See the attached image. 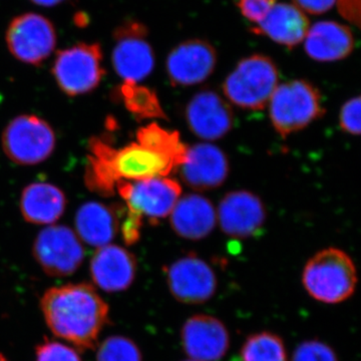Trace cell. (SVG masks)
Wrapping results in <instances>:
<instances>
[{
    "instance_id": "cell-27",
    "label": "cell",
    "mask_w": 361,
    "mask_h": 361,
    "mask_svg": "<svg viewBox=\"0 0 361 361\" xmlns=\"http://www.w3.org/2000/svg\"><path fill=\"white\" fill-rule=\"evenodd\" d=\"M97 361H142L141 349L133 339L109 336L97 345Z\"/></svg>"
},
{
    "instance_id": "cell-20",
    "label": "cell",
    "mask_w": 361,
    "mask_h": 361,
    "mask_svg": "<svg viewBox=\"0 0 361 361\" xmlns=\"http://www.w3.org/2000/svg\"><path fill=\"white\" fill-rule=\"evenodd\" d=\"M304 40L307 56L319 63L341 61L355 49L350 28L336 21H319L310 26Z\"/></svg>"
},
{
    "instance_id": "cell-18",
    "label": "cell",
    "mask_w": 361,
    "mask_h": 361,
    "mask_svg": "<svg viewBox=\"0 0 361 361\" xmlns=\"http://www.w3.org/2000/svg\"><path fill=\"white\" fill-rule=\"evenodd\" d=\"M137 269L134 254L115 244L97 248L90 264L92 282L109 293L129 289L137 276Z\"/></svg>"
},
{
    "instance_id": "cell-2",
    "label": "cell",
    "mask_w": 361,
    "mask_h": 361,
    "mask_svg": "<svg viewBox=\"0 0 361 361\" xmlns=\"http://www.w3.org/2000/svg\"><path fill=\"white\" fill-rule=\"evenodd\" d=\"M90 157L85 180L97 193L110 196L120 180H139L168 177L175 166L165 157L137 142L114 149L101 140L90 142Z\"/></svg>"
},
{
    "instance_id": "cell-24",
    "label": "cell",
    "mask_w": 361,
    "mask_h": 361,
    "mask_svg": "<svg viewBox=\"0 0 361 361\" xmlns=\"http://www.w3.org/2000/svg\"><path fill=\"white\" fill-rule=\"evenodd\" d=\"M137 144L167 158L175 168L182 165L189 149L180 141L179 133L164 129L157 123H149L137 130Z\"/></svg>"
},
{
    "instance_id": "cell-29",
    "label": "cell",
    "mask_w": 361,
    "mask_h": 361,
    "mask_svg": "<svg viewBox=\"0 0 361 361\" xmlns=\"http://www.w3.org/2000/svg\"><path fill=\"white\" fill-rule=\"evenodd\" d=\"M291 361H338V357L329 344L318 339H310L297 346Z\"/></svg>"
},
{
    "instance_id": "cell-32",
    "label": "cell",
    "mask_w": 361,
    "mask_h": 361,
    "mask_svg": "<svg viewBox=\"0 0 361 361\" xmlns=\"http://www.w3.org/2000/svg\"><path fill=\"white\" fill-rule=\"evenodd\" d=\"M142 217L139 214L132 212L128 209V216L121 226L123 241L127 245H133L139 241L141 236Z\"/></svg>"
},
{
    "instance_id": "cell-7",
    "label": "cell",
    "mask_w": 361,
    "mask_h": 361,
    "mask_svg": "<svg viewBox=\"0 0 361 361\" xmlns=\"http://www.w3.org/2000/svg\"><path fill=\"white\" fill-rule=\"evenodd\" d=\"M103 52L99 44H78L58 52L52 75L59 89L70 97L89 94L104 75Z\"/></svg>"
},
{
    "instance_id": "cell-15",
    "label": "cell",
    "mask_w": 361,
    "mask_h": 361,
    "mask_svg": "<svg viewBox=\"0 0 361 361\" xmlns=\"http://www.w3.org/2000/svg\"><path fill=\"white\" fill-rule=\"evenodd\" d=\"M183 349L190 360L220 361L230 348V334L224 323L214 316L188 318L180 330Z\"/></svg>"
},
{
    "instance_id": "cell-12",
    "label": "cell",
    "mask_w": 361,
    "mask_h": 361,
    "mask_svg": "<svg viewBox=\"0 0 361 361\" xmlns=\"http://www.w3.org/2000/svg\"><path fill=\"white\" fill-rule=\"evenodd\" d=\"M166 277L172 296L188 305L205 303L217 291L215 271L195 253L187 254L174 261L166 270Z\"/></svg>"
},
{
    "instance_id": "cell-4",
    "label": "cell",
    "mask_w": 361,
    "mask_h": 361,
    "mask_svg": "<svg viewBox=\"0 0 361 361\" xmlns=\"http://www.w3.org/2000/svg\"><path fill=\"white\" fill-rule=\"evenodd\" d=\"M268 106L273 128L283 139L305 129L325 114L319 90L303 80L278 85Z\"/></svg>"
},
{
    "instance_id": "cell-22",
    "label": "cell",
    "mask_w": 361,
    "mask_h": 361,
    "mask_svg": "<svg viewBox=\"0 0 361 361\" xmlns=\"http://www.w3.org/2000/svg\"><path fill=\"white\" fill-rule=\"evenodd\" d=\"M20 207L26 222L52 225L65 213L66 195L59 187L49 183H32L21 193Z\"/></svg>"
},
{
    "instance_id": "cell-5",
    "label": "cell",
    "mask_w": 361,
    "mask_h": 361,
    "mask_svg": "<svg viewBox=\"0 0 361 361\" xmlns=\"http://www.w3.org/2000/svg\"><path fill=\"white\" fill-rule=\"evenodd\" d=\"M279 82L274 61L261 54L241 59L226 78L223 92L226 99L244 110L260 111L268 106Z\"/></svg>"
},
{
    "instance_id": "cell-10",
    "label": "cell",
    "mask_w": 361,
    "mask_h": 361,
    "mask_svg": "<svg viewBox=\"0 0 361 361\" xmlns=\"http://www.w3.org/2000/svg\"><path fill=\"white\" fill-rule=\"evenodd\" d=\"M116 189L130 211L148 218L152 223L170 216L182 196L180 183L168 177L120 180Z\"/></svg>"
},
{
    "instance_id": "cell-36",
    "label": "cell",
    "mask_w": 361,
    "mask_h": 361,
    "mask_svg": "<svg viewBox=\"0 0 361 361\" xmlns=\"http://www.w3.org/2000/svg\"><path fill=\"white\" fill-rule=\"evenodd\" d=\"M0 361H9L8 360H7V358L6 357V356H4V355H2V353H0Z\"/></svg>"
},
{
    "instance_id": "cell-23",
    "label": "cell",
    "mask_w": 361,
    "mask_h": 361,
    "mask_svg": "<svg viewBox=\"0 0 361 361\" xmlns=\"http://www.w3.org/2000/svg\"><path fill=\"white\" fill-rule=\"evenodd\" d=\"M75 234L92 247L111 244L118 231V216L101 202H87L78 208L75 219Z\"/></svg>"
},
{
    "instance_id": "cell-26",
    "label": "cell",
    "mask_w": 361,
    "mask_h": 361,
    "mask_svg": "<svg viewBox=\"0 0 361 361\" xmlns=\"http://www.w3.org/2000/svg\"><path fill=\"white\" fill-rule=\"evenodd\" d=\"M241 361H288L283 339L271 331L247 337L241 348Z\"/></svg>"
},
{
    "instance_id": "cell-30",
    "label": "cell",
    "mask_w": 361,
    "mask_h": 361,
    "mask_svg": "<svg viewBox=\"0 0 361 361\" xmlns=\"http://www.w3.org/2000/svg\"><path fill=\"white\" fill-rule=\"evenodd\" d=\"M360 97H351L342 106L339 114V126L346 134L360 135Z\"/></svg>"
},
{
    "instance_id": "cell-13",
    "label": "cell",
    "mask_w": 361,
    "mask_h": 361,
    "mask_svg": "<svg viewBox=\"0 0 361 361\" xmlns=\"http://www.w3.org/2000/svg\"><path fill=\"white\" fill-rule=\"evenodd\" d=\"M185 118L190 130L205 141L222 139L231 132L235 122L229 102L211 90H201L190 99Z\"/></svg>"
},
{
    "instance_id": "cell-8",
    "label": "cell",
    "mask_w": 361,
    "mask_h": 361,
    "mask_svg": "<svg viewBox=\"0 0 361 361\" xmlns=\"http://www.w3.org/2000/svg\"><path fill=\"white\" fill-rule=\"evenodd\" d=\"M32 254L45 274L68 277L77 272L85 260V248L78 235L68 226L52 224L39 233Z\"/></svg>"
},
{
    "instance_id": "cell-16",
    "label": "cell",
    "mask_w": 361,
    "mask_h": 361,
    "mask_svg": "<svg viewBox=\"0 0 361 361\" xmlns=\"http://www.w3.org/2000/svg\"><path fill=\"white\" fill-rule=\"evenodd\" d=\"M217 65L215 49L200 39L188 40L169 54L166 68L171 84L191 87L201 84L212 75Z\"/></svg>"
},
{
    "instance_id": "cell-33",
    "label": "cell",
    "mask_w": 361,
    "mask_h": 361,
    "mask_svg": "<svg viewBox=\"0 0 361 361\" xmlns=\"http://www.w3.org/2000/svg\"><path fill=\"white\" fill-rule=\"evenodd\" d=\"M360 1L361 0H337V8L339 13L348 23L355 26L360 25Z\"/></svg>"
},
{
    "instance_id": "cell-11",
    "label": "cell",
    "mask_w": 361,
    "mask_h": 361,
    "mask_svg": "<svg viewBox=\"0 0 361 361\" xmlns=\"http://www.w3.org/2000/svg\"><path fill=\"white\" fill-rule=\"evenodd\" d=\"M6 44L14 58L27 65L39 66L56 49V30L51 20L40 14H23L9 25Z\"/></svg>"
},
{
    "instance_id": "cell-35",
    "label": "cell",
    "mask_w": 361,
    "mask_h": 361,
    "mask_svg": "<svg viewBox=\"0 0 361 361\" xmlns=\"http://www.w3.org/2000/svg\"><path fill=\"white\" fill-rule=\"evenodd\" d=\"M33 4H37V6L51 7L58 6L61 2L65 1V0H30Z\"/></svg>"
},
{
    "instance_id": "cell-25",
    "label": "cell",
    "mask_w": 361,
    "mask_h": 361,
    "mask_svg": "<svg viewBox=\"0 0 361 361\" xmlns=\"http://www.w3.org/2000/svg\"><path fill=\"white\" fill-rule=\"evenodd\" d=\"M121 97L127 110L137 121L164 118L168 116L160 99L153 90L135 82H123L120 90Z\"/></svg>"
},
{
    "instance_id": "cell-34",
    "label": "cell",
    "mask_w": 361,
    "mask_h": 361,
    "mask_svg": "<svg viewBox=\"0 0 361 361\" xmlns=\"http://www.w3.org/2000/svg\"><path fill=\"white\" fill-rule=\"evenodd\" d=\"M294 6L303 13L310 14H322L330 11L337 0H292Z\"/></svg>"
},
{
    "instance_id": "cell-19",
    "label": "cell",
    "mask_w": 361,
    "mask_h": 361,
    "mask_svg": "<svg viewBox=\"0 0 361 361\" xmlns=\"http://www.w3.org/2000/svg\"><path fill=\"white\" fill-rule=\"evenodd\" d=\"M170 222L178 236L199 241L206 238L217 225V212L212 202L199 194L180 196L170 214Z\"/></svg>"
},
{
    "instance_id": "cell-28",
    "label": "cell",
    "mask_w": 361,
    "mask_h": 361,
    "mask_svg": "<svg viewBox=\"0 0 361 361\" xmlns=\"http://www.w3.org/2000/svg\"><path fill=\"white\" fill-rule=\"evenodd\" d=\"M35 361H84L77 348L65 342L44 339L35 348Z\"/></svg>"
},
{
    "instance_id": "cell-31",
    "label": "cell",
    "mask_w": 361,
    "mask_h": 361,
    "mask_svg": "<svg viewBox=\"0 0 361 361\" xmlns=\"http://www.w3.org/2000/svg\"><path fill=\"white\" fill-rule=\"evenodd\" d=\"M275 4L276 0H238L242 16L255 25L264 20Z\"/></svg>"
},
{
    "instance_id": "cell-9",
    "label": "cell",
    "mask_w": 361,
    "mask_h": 361,
    "mask_svg": "<svg viewBox=\"0 0 361 361\" xmlns=\"http://www.w3.org/2000/svg\"><path fill=\"white\" fill-rule=\"evenodd\" d=\"M147 35L146 26L134 20L126 21L114 32L111 61L116 75L125 82L139 84L155 68V54Z\"/></svg>"
},
{
    "instance_id": "cell-6",
    "label": "cell",
    "mask_w": 361,
    "mask_h": 361,
    "mask_svg": "<svg viewBox=\"0 0 361 361\" xmlns=\"http://www.w3.org/2000/svg\"><path fill=\"white\" fill-rule=\"evenodd\" d=\"M4 154L13 163L33 166L47 161L56 146V133L44 118L20 115L7 123L2 132Z\"/></svg>"
},
{
    "instance_id": "cell-17",
    "label": "cell",
    "mask_w": 361,
    "mask_h": 361,
    "mask_svg": "<svg viewBox=\"0 0 361 361\" xmlns=\"http://www.w3.org/2000/svg\"><path fill=\"white\" fill-rule=\"evenodd\" d=\"M183 182L197 191L222 186L229 175V160L224 152L209 142L188 149L186 159L180 166Z\"/></svg>"
},
{
    "instance_id": "cell-1",
    "label": "cell",
    "mask_w": 361,
    "mask_h": 361,
    "mask_svg": "<svg viewBox=\"0 0 361 361\" xmlns=\"http://www.w3.org/2000/svg\"><path fill=\"white\" fill-rule=\"evenodd\" d=\"M40 310L51 334L78 350L97 348L110 322V307L90 283L61 285L47 289Z\"/></svg>"
},
{
    "instance_id": "cell-21",
    "label": "cell",
    "mask_w": 361,
    "mask_h": 361,
    "mask_svg": "<svg viewBox=\"0 0 361 361\" xmlns=\"http://www.w3.org/2000/svg\"><path fill=\"white\" fill-rule=\"evenodd\" d=\"M310 27V20L298 7L275 4L264 20L252 27L251 32L292 49L305 39Z\"/></svg>"
},
{
    "instance_id": "cell-37",
    "label": "cell",
    "mask_w": 361,
    "mask_h": 361,
    "mask_svg": "<svg viewBox=\"0 0 361 361\" xmlns=\"http://www.w3.org/2000/svg\"><path fill=\"white\" fill-rule=\"evenodd\" d=\"M183 361H196V360H183Z\"/></svg>"
},
{
    "instance_id": "cell-3",
    "label": "cell",
    "mask_w": 361,
    "mask_h": 361,
    "mask_svg": "<svg viewBox=\"0 0 361 361\" xmlns=\"http://www.w3.org/2000/svg\"><path fill=\"white\" fill-rule=\"evenodd\" d=\"M302 284L313 299L325 304H338L355 294L357 271L353 259L338 248L323 249L307 261Z\"/></svg>"
},
{
    "instance_id": "cell-14",
    "label": "cell",
    "mask_w": 361,
    "mask_h": 361,
    "mask_svg": "<svg viewBox=\"0 0 361 361\" xmlns=\"http://www.w3.org/2000/svg\"><path fill=\"white\" fill-rule=\"evenodd\" d=\"M217 223L233 238L255 236L266 221V208L260 197L246 190L229 192L218 206Z\"/></svg>"
}]
</instances>
